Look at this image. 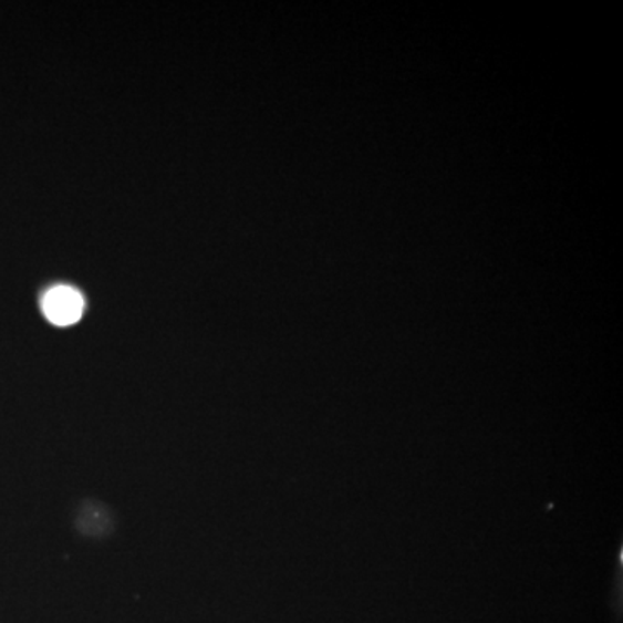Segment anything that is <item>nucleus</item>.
Instances as JSON below:
<instances>
[{
	"instance_id": "1",
	"label": "nucleus",
	"mask_w": 623,
	"mask_h": 623,
	"mask_svg": "<svg viewBox=\"0 0 623 623\" xmlns=\"http://www.w3.org/2000/svg\"><path fill=\"white\" fill-rule=\"evenodd\" d=\"M42 310L52 324L72 326L84 314V298L73 288H52L42 298Z\"/></svg>"
}]
</instances>
